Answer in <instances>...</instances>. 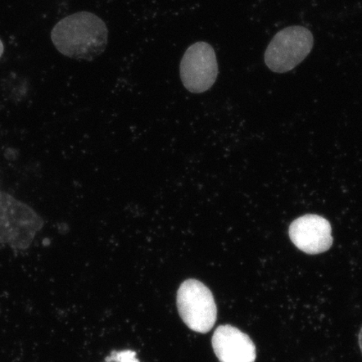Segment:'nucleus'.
<instances>
[{"label":"nucleus","mask_w":362,"mask_h":362,"mask_svg":"<svg viewBox=\"0 0 362 362\" xmlns=\"http://www.w3.org/2000/svg\"><path fill=\"white\" fill-rule=\"evenodd\" d=\"M3 52H4V45L1 42V40H0V57H2Z\"/></svg>","instance_id":"nucleus-13"},{"label":"nucleus","mask_w":362,"mask_h":362,"mask_svg":"<svg viewBox=\"0 0 362 362\" xmlns=\"http://www.w3.org/2000/svg\"><path fill=\"white\" fill-rule=\"evenodd\" d=\"M288 233L294 245L308 255H319L332 246V226L322 216H301L293 221Z\"/></svg>","instance_id":"nucleus-5"},{"label":"nucleus","mask_w":362,"mask_h":362,"mask_svg":"<svg viewBox=\"0 0 362 362\" xmlns=\"http://www.w3.org/2000/svg\"><path fill=\"white\" fill-rule=\"evenodd\" d=\"M177 307L181 319L194 332L207 333L214 328L217 315L211 291L196 279H188L180 285Z\"/></svg>","instance_id":"nucleus-3"},{"label":"nucleus","mask_w":362,"mask_h":362,"mask_svg":"<svg viewBox=\"0 0 362 362\" xmlns=\"http://www.w3.org/2000/svg\"><path fill=\"white\" fill-rule=\"evenodd\" d=\"M314 36L304 26H289L279 31L272 39L264 55L267 66L276 74L293 69L309 55Z\"/></svg>","instance_id":"nucleus-2"},{"label":"nucleus","mask_w":362,"mask_h":362,"mask_svg":"<svg viewBox=\"0 0 362 362\" xmlns=\"http://www.w3.org/2000/svg\"><path fill=\"white\" fill-rule=\"evenodd\" d=\"M108 31L105 23L90 12L74 13L59 21L52 31L54 45L63 55L93 61L105 51Z\"/></svg>","instance_id":"nucleus-1"},{"label":"nucleus","mask_w":362,"mask_h":362,"mask_svg":"<svg viewBox=\"0 0 362 362\" xmlns=\"http://www.w3.org/2000/svg\"><path fill=\"white\" fill-rule=\"evenodd\" d=\"M13 197L10 194L0 192V220L7 219V210Z\"/></svg>","instance_id":"nucleus-11"},{"label":"nucleus","mask_w":362,"mask_h":362,"mask_svg":"<svg viewBox=\"0 0 362 362\" xmlns=\"http://www.w3.org/2000/svg\"><path fill=\"white\" fill-rule=\"evenodd\" d=\"M106 362H139L133 351H123L112 352L108 356Z\"/></svg>","instance_id":"nucleus-9"},{"label":"nucleus","mask_w":362,"mask_h":362,"mask_svg":"<svg viewBox=\"0 0 362 362\" xmlns=\"http://www.w3.org/2000/svg\"><path fill=\"white\" fill-rule=\"evenodd\" d=\"M180 78L189 92H206L218 75L216 53L210 44L199 42L189 47L180 62Z\"/></svg>","instance_id":"nucleus-4"},{"label":"nucleus","mask_w":362,"mask_h":362,"mask_svg":"<svg viewBox=\"0 0 362 362\" xmlns=\"http://www.w3.org/2000/svg\"><path fill=\"white\" fill-rule=\"evenodd\" d=\"M212 346L220 362H255V343L232 325H221L215 330Z\"/></svg>","instance_id":"nucleus-6"},{"label":"nucleus","mask_w":362,"mask_h":362,"mask_svg":"<svg viewBox=\"0 0 362 362\" xmlns=\"http://www.w3.org/2000/svg\"><path fill=\"white\" fill-rule=\"evenodd\" d=\"M359 345H360V347H361V351L362 352V328L361 329V332H360V334H359Z\"/></svg>","instance_id":"nucleus-12"},{"label":"nucleus","mask_w":362,"mask_h":362,"mask_svg":"<svg viewBox=\"0 0 362 362\" xmlns=\"http://www.w3.org/2000/svg\"><path fill=\"white\" fill-rule=\"evenodd\" d=\"M35 234L29 226L13 225V232L8 243L13 248L24 250L31 245Z\"/></svg>","instance_id":"nucleus-8"},{"label":"nucleus","mask_w":362,"mask_h":362,"mask_svg":"<svg viewBox=\"0 0 362 362\" xmlns=\"http://www.w3.org/2000/svg\"><path fill=\"white\" fill-rule=\"evenodd\" d=\"M13 232V225L7 219L0 220V243H8Z\"/></svg>","instance_id":"nucleus-10"},{"label":"nucleus","mask_w":362,"mask_h":362,"mask_svg":"<svg viewBox=\"0 0 362 362\" xmlns=\"http://www.w3.org/2000/svg\"><path fill=\"white\" fill-rule=\"evenodd\" d=\"M6 218L12 225L27 226L35 233L42 230L44 220L26 204L13 198L8 207Z\"/></svg>","instance_id":"nucleus-7"}]
</instances>
